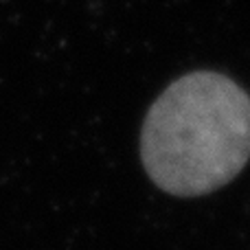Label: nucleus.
Masks as SVG:
<instances>
[{
  "mask_svg": "<svg viewBox=\"0 0 250 250\" xmlns=\"http://www.w3.org/2000/svg\"><path fill=\"white\" fill-rule=\"evenodd\" d=\"M141 158L154 185L178 198L229 185L250 158L248 92L211 70L176 79L143 121Z\"/></svg>",
  "mask_w": 250,
  "mask_h": 250,
  "instance_id": "obj_1",
  "label": "nucleus"
}]
</instances>
